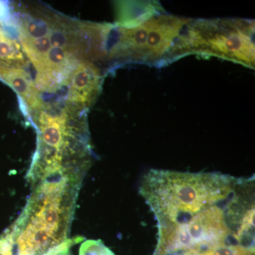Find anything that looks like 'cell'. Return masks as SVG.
Masks as SVG:
<instances>
[{"instance_id":"6","label":"cell","mask_w":255,"mask_h":255,"mask_svg":"<svg viewBox=\"0 0 255 255\" xmlns=\"http://www.w3.org/2000/svg\"><path fill=\"white\" fill-rule=\"evenodd\" d=\"M68 100L71 105L86 109L93 104L102 87L100 70L91 62L82 60L70 75Z\"/></svg>"},{"instance_id":"9","label":"cell","mask_w":255,"mask_h":255,"mask_svg":"<svg viewBox=\"0 0 255 255\" xmlns=\"http://www.w3.org/2000/svg\"><path fill=\"white\" fill-rule=\"evenodd\" d=\"M80 255H115L110 248L100 241L89 240L84 242L80 249Z\"/></svg>"},{"instance_id":"10","label":"cell","mask_w":255,"mask_h":255,"mask_svg":"<svg viewBox=\"0 0 255 255\" xmlns=\"http://www.w3.org/2000/svg\"><path fill=\"white\" fill-rule=\"evenodd\" d=\"M178 255V254H173V255Z\"/></svg>"},{"instance_id":"4","label":"cell","mask_w":255,"mask_h":255,"mask_svg":"<svg viewBox=\"0 0 255 255\" xmlns=\"http://www.w3.org/2000/svg\"><path fill=\"white\" fill-rule=\"evenodd\" d=\"M191 18L161 11L131 26L112 25L107 56L124 63L162 65L180 58L179 43Z\"/></svg>"},{"instance_id":"8","label":"cell","mask_w":255,"mask_h":255,"mask_svg":"<svg viewBox=\"0 0 255 255\" xmlns=\"http://www.w3.org/2000/svg\"><path fill=\"white\" fill-rule=\"evenodd\" d=\"M0 80L11 87L23 101L24 105L31 111L43 108L39 93L32 82L31 77L25 70L0 65Z\"/></svg>"},{"instance_id":"5","label":"cell","mask_w":255,"mask_h":255,"mask_svg":"<svg viewBox=\"0 0 255 255\" xmlns=\"http://www.w3.org/2000/svg\"><path fill=\"white\" fill-rule=\"evenodd\" d=\"M182 57L214 56L255 68V21L242 18L191 19L181 38Z\"/></svg>"},{"instance_id":"3","label":"cell","mask_w":255,"mask_h":255,"mask_svg":"<svg viewBox=\"0 0 255 255\" xmlns=\"http://www.w3.org/2000/svg\"><path fill=\"white\" fill-rule=\"evenodd\" d=\"M80 187L44 182L32 188L26 207L11 227L16 255H56L68 241Z\"/></svg>"},{"instance_id":"7","label":"cell","mask_w":255,"mask_h":255,"mask_svg":"<svg viewBox=\"0 0 255 255\" xmlns=\"http://www.w3.org/2000/svg\"><path fill=\"white\" fill-rule=\"evenodd\" d=\"M14 25L11 8L0 1V65L19 68L26 60L21 44L10 31Z\"/></svg>"},{"instance_id":"1","label":"cell","mask_w":255,"mask_h":255,"mask_svg":"<svg viewBox=\"0 0 255 255\" xmlns=\"http://www.w3.org/2000/svg\"><path fill=\"white\" fill-rule=\"evenodd\" d=\"M255 177L227 199L158 230L152 255H255Z\"/></svg>"},{"instance_id":"2","label":"cell","mask_w":255,"mask_h":255,"mask_svg":"<svg viewBox=\"0 0 255 255\" xmlns=\"http://www.w3.org/2000/svg\"><path fill=\"white\" fill-rule=\"evenodd\" d=\"M243 179L212 172L151 169L144 176L139 193L155 215L159 230L227 199Z\"/></svg>"}]
</instances>
